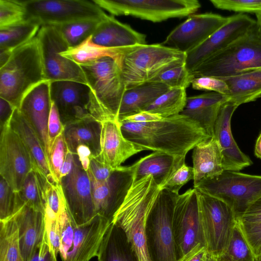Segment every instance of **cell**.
Here are the masks:
<instances>
[{"label": "cell", "instance_id": "cell-1", "mask_svg": "<svg viewBox=\"0 0 261 261\" xmlns=\"http://www.w3.org/2000/svg\"><path fill=\"white\" fill-rule=\"evenodd\" d=\"M124 137L144 150L186 156L199 143L210 137L196 121L178 114L147 123L119 122Z\"/></svg>", "mask_w": 261, "mask_h": 261}, {"label": "cell", "instance_id": "cell-2", "mask_svg": "<svg viewBox=\"0 0 261 261\" xmlns=\"http://www.w3.org/2000/svg\"><path fill=\"white\" fill-rule=\"evenodd\" d=\"M160 190L150 175L133 182L112 222L124 231L139 261H151L146 245V224Z\"/></svg>", "mask_w": 261, "mask_h": 261}, {"label": "cell", "instance_id": "cell-3", "mask_svg": "<svg viewBox=\"0 0 261 261\" xmlns=\"http://www.w3.org/2000/svg\"><path fill=\"white\" fill-rule=\"evenodd\" d=\"M46 81L37 36L14 50L0 67V97L18 108L24 96Z\"/></svg>", "mask_w": 261, "mask_h": 261}, {"label": "cell", "instance_id": "cell-4", "mask_svg": "<svg viewBox=\"0 0 261 261\" xmlns=\"http://www.w3.org/2000/svg\"><path fill=\"white\" fill-rule=\"evenodd\" d=\"M261 67V25L256 22L243 36L206 59L191 73L194 77L223 79Z\"/></svg>", "mask_w": 261, "mask_h": 261}, {"label": "cell", "instance_id": "cell-5", "mask_svg": "<svg viewBox=\"0 0 261 261\" xmlns=\"http://www.w3.org/2000/svg\"><path fill=\"white\" fill-rule=\"evenodd\" d=\"M186 56L161 44L133 47L124 55L121 65L126 89L151 82L165 70L185 63Z\"/></svg>", "mask_w": 261, "mask_h": 261}, {"label": "cell", "instance_id": "cell-6", "mask_svg": "<svg viewBox=\"0 0 261 261\" xmlns=\"http://www.w3.org/2000/svg\"><path fill=\"white\" fill-rule=\"evenodd\" d=\"M193 188L224 202L238 220L261 197V175L224 170L218 176L200 181Z\"/></svg>", "mask_w": 261, "mask_h": 261}, {"label": "cell", "instance_id": "cell-7", "mask_svg": "<svg viewBox=\"0 0 261 261\" xmlns=\"http://www.w3.org/2000/svg\"><path fill=\"white\" fill-rule=\"evenodd\" d=\"M172 225L177 261H188L206 248L200 222L196 189L190 188L177 195Z\"/></svg>", "mask_w": 261, "mask_h": 261}, {"label": "cell", "instance_id": "cell-8", "mask_svg": "<svg viewBox=\"0 0 261 261\" xmlns=\"http://www.w3.org/2000/svg\"><path fill=\"white\" fill-rule=\"evenodd\" d=\"M80 65L87 85L95 94L107 118L118 120L121 100L126 90L120 65L114 59L105 57Z\"/></svg>", "mask_w": 261, "mask_h": 261}, {"label": "cell", "instance_id": "cell-9", "mask_svg": "<svg viewBox=\"0 0 261 261\" xmlns=\"http://www.w3.org/2000/svg\"><path fill=\"white\" fill-rule=\"evenodd\" d=\"M178 195L161 189L148 214L146 239L151 261H177L172 221Z\"/></svg>", "mask_w": 261, "mask_h": 261}, {"label": "cell", "instance_id": "cell-10", "mask_svg": "<svg viewBox=\"0 0 261 261\" xmlns=\"http://www.w3.org/2000/svg\"><path fill=\"white\" fill-rule=\"evenodd\" d=\"M112 16H132L153 22L189 16L201 7L197 0H93Z\"/></svg>", "mask_w": 261, "mask_h": 261}, {"label": "cell", "instance_id": "cell-11", "mask_svg": "<svg viewBox=\"0 0 261 261\" xmlns=\"http://www.w3.org/2000/svg\"><path fill=\"white\" fill-rule=\"evenodd\" d=\"M50 94L64 126L89 117L101 122L108 120L86 84L70 81L53 82L50 83Z\"/></svg>", "mask_w": 261, "mask_h": 261}, {"label": "cell", "instance_id": "cell-12", "mask_svg": "<svg viewBox=\"0 0 261 261\" xmlns=\"http://www.w3.org/2000/svg\"><path fill=\"white\" fill-rule=\"evenodd\" d=\"M197 191L206 248L215 261L226 250L238 221L232 210L224 202Z\"/></svg>", "mask_w": 261, "mask_h": 261}, {"label": "cell", "instance_id": "cell-13", "mask_svg": "<svg viewBox=\"0 0 261 261\" xmlns=\"http://www.w3.org/2000/svg\"><path fill=\"white\" fill-rule=\"evenodd\" d=\"M27 17L44 25L57 26L85 19L102 20L103 10L93 1H24Z\"/></svg>", "mask_w": 261, "mask_h": 261}, {"label": "cell", "instance_id": "cell-14", "mask_svg": "<svg viewBox=\"0 0 261 261\" xmlns=\"http://www.w3.org/2000/svg\"><path fill=\"white\" fill-rule=\"evenodd\" d=\"M37 37L46 81H70L87 84L80 65L61 55L69 47L56 27L41 26Z\"/></svg>", "mask_w": 261, "mask_h": 261}, {"label": "cell", "instance_id": "cell-15", "mask_svg": "<svg viewBox=\"0 0 261 261\" xmlns=\"http://www.w3.org/2000/svg\"><path fill=\"white\" fill-rule=\"evenodd\" d=\"M67 210L72 223L80 225L96 215L90 179L74 154V163L70 172L61 179Z\"/></svg>", "mask_w": 261, "mask_h": 261}, {"label": "cell", "instance_id": "cell-16", "mask_svg": "<svg viewBox=\"0 0 261 261\" xmlns=\"http://www.w3.org/2000/svg\"><path fill=\"white\" fill-rule=\"evenodd\" d=\"M33 168L31 155L9 123L1 129L0 174L14 191L18 192Z\"/></svg>", "mask_w": 261, "mask_h": 261}, {"label": "cell", "instance_id": "cell-17", "mask_svg": "<svg viewBox=\"0 0 261 261\" xmlns=\"http://www.w3.org/2000/svg\"><path fill=\"white\" fill-rule=\"evenodd\" d=\"M135 170V163L130 166H120L102 182L96 180L88 174L96 215L112 223L133 183Z\"/></svg>", "mask_w": 261, "mask_h": 261}, {"label": "cell", "instance_id": "cell-18", "mask_svg": "<svg viewBox=\"0 0 261 261\" xmlns=\"http://www.w3.org/2000/svg\"><path fill=\"white\" fill-rule=\"evenodd\" d=\"M229 19V16L213 13L191 15L174 28L161 44L186 54L204 42Z\"/></svg>", "mask_w": 261, "mask_h": 261}, {"label": "cell", "instance_id": "cell-19", "mask_svg": "<svg viewBox=\"0 0 261 261\" xmlns=\"http://www.w3.org/2000/svg\"><path fill=\"white\" fill-rule=\"evenodd\" d=\"M256 20L246 14L229 16V20L198 46L186 54V65L191 72L199 64L223 49L245 34Z\"/></svg>", "mask_w": 261, "mask_h": 261}, {"label": "cell", "instance_id": "cell-20", "mask_svg": "<svg viewBox=\"0 0 261 261\" xmlns=\"http://www.w3.org/2000/svg\"><path fill=\"white\" fill-rule=\"evenodd\" d=\"M238 107L230 101L223 104L214 125L213 137L221 153L224 170L239 171L252 164L238 147L231 131V119Z\"/></svg>", "mask_w": 261, "mask_h": 261}, {"label": "cell", "instance_id": "cell-21", "mask_svg": "<svg viewBox=\"0 0 261 261\" xmlns=\"http://www.w3.org/2000/svg\"><path fill=\"white\" fill-rule=\"evenodd\" d=\"M52 101L50 82L44 81L32 89L18 108L38 135L48 158V122Z\"/></svg>", "mask_w": 261, "mask_h": 261}, {"label": "cell", "instance_id": "cell-22", "mask_svg": "<svg viewBox=\"0 0 261 261\" xmlns=\"http://www.w3.org/2000/svg\"><path fill=\"white\" fill-rule=\"evenodd\" d=\"M143 150L124 137L117 120L101 122L100 153L96 158L102 163L116 169L128 158Z\"/></svg>", "mask_w": 261, "mask_h": 261}, {"label": "cell", "instance_id": "cell-23", "mask_svg": "<svg viewBox=\"0 0 261 261\" xmlns=\"http://www.w3.org/2000/svg\"><path fill=\"white\" fill-rule=\"evenodd\" d=\"M111 222L95 215L80 225L73 224L74 238L65 261H90L97 257L103 237Z\"/></svg>", "mask_w": 261, "mask_h": 261}, {"label": "cell", "instance_id": "cell-24", "mask_svg": "<svg viewBox=\"0 0 261 261\" xmlns=\"http://www.w3.org/2000/svg\"><path fill=\"white\" fill-rule=\"evenodd\" d=\"M18 228L19 241L24 261H30L45 234L44 215L24 204L13 217Z\"/></svg>", "mask_w": 261, "mask_h": 261}, {"label": "cell", "instance_id": "cell-25", "mask_svg": "<svg viewBox=\"0 0 261 261\" xmlns=\"http://www.w3.org/2000/svg\"><path fill=\"white\" fill-rule=\"evenodd\" d=\"M146 35L108 15L98 24L91 36L92 42L110 48H126L146 44Z\"/></svg>", "mask_w": 261, "mask_h": 261}, {"label": "cell", "instance_id": "cell-26", "mask_svg": "<svg viewBox=\"0 0 261 261\" xmlns=\"http://www.w3.org/2000/svg\"><path fill=\"white\" fill-rule=\"evenodd\" d=\"M229 100L228 96L214 92L188 97L180 114L197 122L211 138L214 136V125L220 109Z\"/></svg>", "mask_w": 261, "mask_h": 261}, {"label": "cell", "instance_id": "cell-27", "mask_svg": "<svg viewBox=\"0 0 261 261\" xmlns=\"http://www.w3.org/2000/svg\"><path fill=\"white\" fill-rule=\"evenodd\" d=\"M9 125L18 134L28 150L33 162V168L40 171L48 181H56L38 135L18 108L15 109Z\"/></svg>", "mask_w": 261, "mask_h": 261}, {"label": "cell", "instance_id": "cell-28", "mask_svg": "<svg viewBox=\"0 0 261 261\" xmlns=\"http://www.w3.org/2000/svg\"><path fill=\"white\" fill-rule=\"evenodd\" d=\"M185 158L160 151L151 153L135 163L133 182L150 175L161 190L173 173L185 163Z\"/></svg>", "mask_w": 261, "mask_h": 261}, {"label": "cell", "instance_id": "cell-29", "mask_svg": "<svg viewBox=\"0 0 261 261\" xmlns=\"http://www.w3.org/2000/svg\"><path fill=\"white\" fill-rule=\"evenodd\" d=\"M63 135L68 150L76 153L81 146L88 147L93 157L100 153L101 122L93 117L76 120L65 125Z\"/></svg>", "mask_w": 261, "mask_h": 261}, {"label": "cell", "instance_id": "cell-30", "mask_svg": "<svg viewBox=\"0 0 261 261\" xmlns=\"http://www.w3.org/2000/svg\"><path fill=\"white\" fill-rule=\"evenodd\" d=\"M194 186L221 174L224 171L221 153L213 137L197 144L192 152Z\"/></svg>", "mask_w": 261, "mask_h": 261}, {"label": "cell", "instance_id": "cell-31", "mask_svg": "<svg viewBox=\"0 0 261 261\" xmlns=\"http://www.w3.org/2000/svg\"><path fill=\"white\" fill-rule=\"evenodd\" d=\"M169 88L156 82H148L126 89L123 96L118 120L144 111L158 97Z\"/></svg>", "mask_w": 261, "mask_h": 261}, {"label": "cell", "instance_id": "cell-32", "mask_svg": "<svg viewBox=\"0 0 261 261\" xmlns=\"http://www.w3.org/2000/svg\"><path fill=\"white\" fill-rule=\"evenodd\" d=\"M221 79L228 86L229 101L238 107L261 97V67Z\"/></svg>", "mask_w": 261, "mask_h": 261}, {"label": "cell", "instance_id": "cell-33", "mask_svg": "<svg viewBox=\"0 0 261 261\" xmlns=\"http://www.w3.org/2000/svg\"><path fill=\"white\" fill-rule=\"evenodd\" d=\"M98 261H139L122 229L112 222L103 237Z\"/></svg>", "mask_w": 261, "mask_h": 261}, {"label": "cell", "instance_id": "cell-34", "mask_svg": "<svg viewBox=\"0 0 261 261\" xmlns=\"http://www.w3.org/2000/svg\"><path fill=\"white\" fill-rule=\"evenodd\" d=\"M41 25L30 19L0 29V65H4L12 53L35 38Z\"/></svg>", "mask_w": 261, "mask_h": 261}, {"label": "cell", "instance_id": "cell-35", "mask_svg": "<svg viewBox=\"0 0 261 261\" xmlns=\"http://www.w3.org/2000/svg\"><path fill=\"white\" fill-rule=\"evenodd\" d=\"M133 47L110 48L99 46L92 42L90 36L79 46L69 48L61 54L79 65L102 57H109L116 60L121 66L124 55Z\"/></svg>", "mask_w": 261, "mask_h": 261}, {"label": "cell", "instance_id": "cell-36", "mask_svg": "<svg viewBox=\"0 0 261 261\" xmlns=\"http://www.w3.org/2000/svg\"><path fill=\"white\" fill-rule=\"evenodd\" d=\"M48 179L38 170L33 168L27 175L18 195L23 203L44 215L43 189Z\"/></svg>", "mask_w": 261, "mask_h": 261}, {"label": "cell", "instance_id": "cell-37", "mask_svg": "<svg viewBox=\"0 0 261 261\" xmlns=\"http://www.w3.org/2000/svg\"><path fill=\"white\" fill-rule=\"evenodd\" d=\"M186 89L169 88L158 97L145 111L163 118L180 114L186 105Z\"/></svg>", "mask_w": 261, "mask_h": 261}, {"label": "cell", "instance_id": "cell-38", "mask_svg": "<svg viewBox=\"0 0 261 261\" xmlns=\"http://www.w3.org/2000/svg\"><path fill=\"white\" fill-rule=\"evenodd\" d=\"M0 261H24L19 245L18 228L13 217L0 221Z\"/></svg>", "mask_w": 261, "mask_h": 261}, {"label": "cell", "instance_id": "cell-39", "mask_svg": "<svg viewBox=\"0 0 261 261\" xmlns=\"http://www.w3.org/2000/svg\"><path fill=\"white\" fill-rule=\"evenodd\" d=\"M101 20L85 19L55 27L71 48L79 46L91 36Z\"/></svg>", "mask_w": 261, "mask_h": 261}, {"label": "cell", "instance_id": "cell-40", "mask_svg": "<svg viewBox=\"0 0 261 261\" xmlns=\"http://www.w3.org/2000/svg\"><path fill=\"white\" fill-rule=\"evenodd\" d=\"M255 256L237 222L226 250L215 261H254Z\"/></svg>", "mask_w": 261, "mask_h": 261}, {"label": "cell", "instance_id": "cell-41", "mask_svg": "<svg viewBox=\"0 0 261 261\" xmlns=\"http://www.w3.org/2000/svg\"><path fill=\"white\" fill-rule=\"evenodd\" d=\"M24 205L18 192L2 177L0 180V221L13 217Z\"/></svg>", "mask_w": 261, "mask_h": 261}, {"label": "cell", "instance_id": "cell-42", "mask_svg": "<svg viewBox=\"0 0 261 261\" xmlns=\"http://www.w3.org/2000/svg\"><path fill=\"white\" fill-rule=\"evenodd\" d=\"M194 79L185 63L165 70L151 82L163 84L169 88L187 89Z\"/></svg>", "mask_w": 261, "mask_h": 261}, {"label": "cell", "instance_id": "cell-43", "mask_svg": "<svg viewBox=\"0 0 261 261\" xmlns=\"http://www.w3.org/2000/svg\"><path fill=\"white\" fill-rule=\"evenodd\" d=\"M27 19L24 1L0 0V29Z\"/></svg>", "mask_w": 261, "mask_h": 261}, {"label": "cell", "instance_id": "cell-44", "mask_svg": "<svg viewBox=\"0 0 261 261\" xmlns=\"http://www.w3.org/2000/svg\"><path fill=\"white\" fill-rule=\"evenodd\" d=\"M68 150L63 133L54 142L48 156L51 171L56 181L59 183H61L62 169Z\"/></svg>", "mask_w": 261, "mask_h": 261}, {"label": "cell", "instance_id": "cell-45", "mask_svg": "<svg viewBox=\"0 0 261 261\" xmlns=\"http://www.w3.org/2000/svg\"><path fill=\"white\" fill-rule=\"evenodd\" d=\"M210 2L216 8L235 12L239 14L244 13H261V0H210Z\"/></svg>", "mask_w": 261, "mask_h": 261}, {"label": "cell", "instance_id": "cell-46", "mask_svg": "<svg viewBox=\"0 0 261 261\" xmlns=\"http://www.w3.org/2000/svg\"><path fill=\"white\" fill-rule=\"evenodd\" d=\"M45 234L50 250L58 256L60 252L61 234L59 217L45 209Z\"/></svg>", "mask_w": 261, "mask_h": 261}, {"label": "cell", "instance_id": "cell-47", "mask_svg": "<svg viewBox=\"0 0 261 261\" xmlns=\"http://www.w3.org/2000/svg\"><path fill=\"white\" fill-rule=\"evenodd\" d=\"M61 242L60 254L62 261H65L68 252L72 247L74 238V228L67 210L59 217Z\"/></svg>", "mask_w": 261, "mask_h": 261}, {"label": "cell", "instance_id": "cell-48", "mask_svg": "<svg viewBox=\"0 0 261 261\" xmlns=\"http://www.w3.org/2000/svg\"><path fill=\"white\" fill-rule=\"evenodd\" d=\"M194 177L193 167L187 166L185 163L180 166L172 175L169 179L161 188L173 193L179 194L181 188Z\"/></svg>", "mask_w": 261, "mask_h": 261}, {"label": "cell", "instance_id": "cell-49", "mask_svg": "<svg viewBox=\"0 0 261 261\" xmlns=\"http://www.w3.org/2000/svg\"><path fill=\"white\" fill-rule=\"evenodd\" d=\"M191 85L193 89L197 90L214 92L228 96L230 93L227 83L219 78L211 76L195 77Z\"/></svg>", "mask_w": 261, "mask_h": 261}, {"label": "cell", "instance_id": "cell-50", "mask_svg": "<svg viewBox=\"0 0 261 261\" xmlns=\"http://www.w3.org/2000/svg\"><path fill=\"white\" fill-rule=\"evenodd\" d=\"M237 221L242 230L261 225V197L254 202Z\"/></svg>", "mask_w": 261, "mask_h": 261}, {"label": "cell", "instance_id": "cell-51", "mask_svg": "<svg viewBox=\"0 0 261 261\" xmlns=\"http://www.w3.org/2000/svg\"><path fill=\"white\" fill-rule=\"evenodd\" d=\"M64 129V127L61 121L58 110L52 102L48 122V154L54 142L57 138L63 133Z\"/></svg>", "mask_w": 261, "mask_h": 261}, {"label": "cell", "instance_id": "cell-52", "mask_svg": "<svg viewBox=\"0 0 261 261\" xmlns=\"http://www.w3.org/2000/svg\"><path fill=\"white\" fill-rule=\"evenodd\" d=\"M115 169L103 164L96 157H92L87 171L94 179L102 182L106 180Z\"/></svg>", "mask_w": 261, "mask_h": 261}, {"label": "cell", "instance_id": "cell-53", "mask_svg": "<svg viewBox=\"0 0 261 261\" xmlns=\"http://www.w3.org/2000/svg\"><path fill=\"white\" fill-rule=\"evenodd\" d=\"M242 231L255 258L261 257V225Z\"/></svg>", "mask_w": 261, "mask_h": 261}, {"label": "cell", "instance_id": "cell-54", "mask_svg": "<svg viewBox=\"0 0 261 261\" xmlns=\"http://www.w3.org/2000/svg\"><path fill=\"white\" fill-rule=\"evenodd\" d=\"M30 261H58L57 256L49 247L45 234L37 252Z\"/></svg>", "mask_w": 261, "mask_h": 261}, {"label": "cell", "instance_id": "cell-55", "mask_svg": "<svg viewBox=\"0 0 261 261\" xmlns=\"http://www.w3.org/2000/svg\"><path fill=\"white\" fill-rule=\"evenodd\" d=\"M163 118L158 115L144 111L126 117L120 121H126L134 123H147L159 121Z\"/></svg>", "mask_w": 261, "mask_h": 261}, {"label": "cell", "instance_id": "cell-56", "mask_svg": "<svg viewBox=\"0 0 261 261\" xmlns=\"http://www.w3.org/2000/svg\"><path fill=\"white\" fill-rule=\"evenodd\" d=\"M15 108L5 99L0 97V128L9 123Z\"/></svg>", "mask_w": 261, "mask_h": 261}, {"label": "cell", "instance_id": "cell-57", "mask_svg": "<svg viewBox=\"0 0 261 261\" xmlns=\"http://www.w3.org/2000/svg\"><path fill=\"white\" fill-rule=\"evenodd\" d=\"M74 163V154L68 150L65 160L64 161L61 171V179L62 177L67 175L71 170Z\"/></svg>", "mask_w": 261, "mask_h": 261}, {"label": "cell", "instance_id": "cell-58", "mask_svg": "<svg viewBox=\"0 0 261 261\" xmlns=\"http://www.w3.org/2000/svg\"><path fill=\"white\" fill-rule=\"evenodd\" d=\"M188 261H214L208 253L206 248H204Z\"/></svg>", "mask_w": 261, "mask_h": 261}, {"label": "cell", "instance_id": "cell-59", "mask_svg": "<svg viewBox=\"0 0 261 261\" xmlns=\"http://www.w3.org/2000/svg\"><path fill=\"white\" fill-rule=\"evenodd\" d=\"M254 153L256 156L261 159V133L256 141Z\"/></svg>", "mask_w": 261, "mask_h": 261}, {"label": "cell", "instance_id": "cell-60", "mask_svg": "<svg viewBox=\"0 0 261 261\" xmlns=\"http://www.w3.org/2000/svg\"><path fill=\"white\" fill-rule=\"evenodd\" d=\"M256 20L257 22L261 25V13L256 14Z\"/></svg>", "mask_w": 261, "mask_h": 261}, {"label": "cell", "instance_id": "cell-61", "mask_svg": "<svg viewBox=\"0 0 261 261\" xmlns=\"http://www.w3.org/2000/svg\"><path fill=\"white\" fill-rule=\"evenodd\" d=\"M254 261H261V257L255 258Z\"/></svg>", "mask_w": 261, "mask_h": 261}]
</instances>
